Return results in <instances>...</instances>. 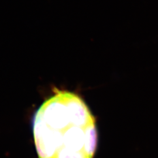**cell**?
Wrapping results in <instances>:
<instances>
[{
  "mask_svg": "<svg viewBox=\"0 0 158 158\" xmlns=\"http://www.w3.org/2000/svg\"><path fill=\"white\" fill-rule=\"evenodd\" d=\"M39 158H93L98 144L96 119L83 98L56 90L34 115Z\"/></svg>",
  "mask_w": 158,
  "mask_h": 158,
  "instance_id": "1",
  "label": "cell"
}]
</instances>
